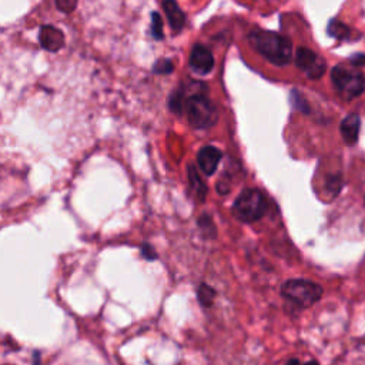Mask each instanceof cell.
<instances>
[{"mask_svg":"<svg viewBox=\"0 0 365 365\" xmlns=\"http://www.w3.org/2000/svg\"><path fill=\"white\" fill-rule=\"evenodd\" d=\"M183 111L194 129H208L217 123V108L206 94H191L184 100Z\"/></svg>","mask_w":365,"mask_h":365,"instance_id":"cell-2","label":"cell"},{"mask_svg":"<svg viewBox=\"0 0 365 365\" xmlns=\"http://www.w3.org/2000/svg\"><path fill=\"white\" fill-rule=\"evenodd\" d=\"M359 128H361V120L356 114H349L341 121L339 130H341V136L347 145L352 146L358 142Z\"/></svg>","mask_w":365,"mask_h":365,"instance_id":"cell-11","label":"cell"},{"mask_svg":"<svg viewBox=\"0 0 365 365\" xmlns=\"http://www.w3.org/2000/svg\"><path fill=\"white\" fill-rule=\"evenodd\" d=\"M198 227L200 230L203 231V234L206 237H214L215 235V227L213 224V220L210 218V215L207 214H203L200 218H198Z\"/></svg>","mask_w":365,"mask_h":365,"instance_id":"cell-16","label":"cell"},{"mask_svg":"<svg viewBox=\"0 0 365 365\" xmlns=\"http://www.w3.org/2000/svg\"><path fill=\"white\" fill-rule=\"evenodd\" d=\"M187 176H189V183H190L191 191H194V194L197 196V198H198L200 201H204L206 194H207V186L204 184L203 179L200 177L197 169L190 164V166L187 167Z\"/></svg>","mask_w":365,"mask_h":365,"instance_id":"cell-12","label":"cell"},{"mask_svg":"<svg viewBox=\"0 0 365 365\" xmlns=\"http://www.w3.org/2000/svg\"><path fill=\"white\" fill-rule=\"evenodd\" d=\"M223 157V153L213 146H206L203 147L198 153H197V163L200 170L206 174V176H211L215 173L220 160Z\"/></svg>","mask_w":365,"mask_h":365,"instance_id":"cell-8","label":"cell"},{"mask_svg":"<svg viewBox=\"0 0 365 365\" xmlns=\"http://www.w3.org/2000/svg\"><path fill=\"white\" fill-rule=\"evenodd\" d=\"M39 40L42 47L47 52H59L64 46V35L55 26H42Z\"/></svg>","mask_w":365,"mask_h":365,"instance_id":"cell-9","label":"cell"},{"mask_svg":"<svg viewBox=\"0 0 365 365\" xmlns=\"http://www.w3.org/2000/svg\"><path fill=\"white\" fill-rule=\"evenodd\" d=\"M304 365H320L317 361H308L307 364H304Z\"/></svg>","mask_w":365,"mask_h":365,"instance_id":"cell-26","label":"cell"},{"mask_svg":"<svg viewBox=\"0 0 365 365\" xmlns=\"http://www.w3.org/2000/svg\"><path fill=\"white\" fill-rule=\"evenodd\" d=\"M327 32L330 36L338 40H354V30L348 28L345 23H341L338 21H331Z\"/></svg>","mask_w":365,"mask_h":365,"instance_id":"cell-13","label":"cell"},{"mask_svg":"<svg viewBox=\"0 0 365 365\" xmlns=\"http://www.w3.org/2000/svg\"><path fill=\"white\" fill-rule=\"evenodd\" d=\"M291 101H293V104H294V107H296L297 110H301V111H304V113H308V106H307L305 100L303 99V96H301L297 90H293V93H291Z\"/></svg>","mask_w":365,"mask_h":365,"instance_id":"cell-20","label":"cell"},{"mask_svg":"<svg viewBox=\"0 0 365 365\" xmlns=\"http://www.w3.org/2000/svg\"><path fill=\"white\" fill-rule=\"evenodd\" d=\"M197 298L203 307H211L215 298V290L203 283L197 288Z\"/></svg>","mask_w":365,"mask_h":365,"instance_id":"cell-14","label":"cell"},{"mask_svg":"<svg viewBox=\"0 0 365 365\" xmlns=\"http://www.w3.org/2000/svg\"><path fill=\"white\" fill-rule=\"evenodd\" d=\"M349 62L354 64V67L362 66V64H365V55H361V53H358V55H354V56H351Z\"/></svg>","mask_w":365,"mask_h":365,"instance_id":"cell-23","label":"cell"},{"mask_svg":"<svg viewBox=\"0 0 365 365\" xmlns=\"http://www.w3.org/2000/svg\"><path fill=\"white\" fill-rule=\"evenodd\" d=\"M153 70L159 74H169L174 70V63L170 59H160L153 66Z\"/></svg>","mask_w":365,"mask_h":365,"instance_id":"cell-18","label":"cell"},{"mask_svg":"<svg viewBox=\"0 0 365 365\" xmlns=\"http://www.w3.org/2000/svg\"><path fill=\"white\" fill-rule=\"evenodd\" d=\"M56 8L63 13H72L77 8L76 0H57Z\"/></svg>","mask_w":365,"mask_h":365,"instance_id":"cell-19","label":"cell"},{"mask_svg":"<svg viewBox=\"0 0 365 365\" xmlns=\"http://www.w3.org/2000/svg\"><path fill=\"white\" fill-rule=\"evenodd\" d=\"M296 64L301 72H304L313 80L321 79L327 69L325 60L321 56L315 55L313 50L305 47H300L297 50Z\"/></svg>","mask_w":365,"mask_h":365,"instance_id":"cell-6","label":"cell"},{"mask_svg":"<svg viewBox=\"0 0 365 365\" xmlns=\"http://www.w3.org/2000/svg\"><path fill=\"white\" fill-rule=\"evenodd\" d=\"M322 287L308 280H288L281 287V296L300 310L314 305L322 297Z\"/></svg>","mask_w":365,"mask_h":365,"instance_id":"cell-4","label":"cell"},{"mask_svg":"<svg viewBox=\"0 0 365 365\" xmlns=\"http://www.w3.org/2000/svg\"><path fill=\"white\" fill-rule=\"evenodd\" d=\"M286 365H300V361L297 358H291V359H288V362Z\"/></svg>","mask_w":365,"mask_h":365,"instance_id":"cell-24","label":"cell"},{"mask_svg":"<svg viewBox=\"0 0 365 365\" xmlns=\"http://www.w3.org/2000/svg\"><path fill=\"white\" fill-rule=\"evenodd\" d=\"M252 46L276 66H286L293 56V43L288 38L270 30L254 29L249 35Z\"/></svg>","mask_w":365,"mask_h":365,"instance_id":"cell-1","label":"cell"},{"mask_svg":"<svg viewBox=\"0 0 365 365\" xmlns=\"http://www.w3.org/2000/svg\"><path fill=\"white\" fill-rule=\"evenodd\" d=\"M140 250H142V256H143L145 259H147V260H156V259H157L156 250H155L150 245H143V246L140 247Z\"/></svg>","mask_w":365,"mask_h":365,"instance_id":"cell-22","label":"cell"},{"mask_svg":"<svg viewBox=\"0 0 365 365\" xmlns=\"http://www.w3.org/2000/svg\"><path fill=\"white\" fill-rule=\"evenodd\" d=\"M341 186H342V181H341V177L337 174V176H331L327 181V187L331 193L337 194L339 190H341Z\"/></svg>","mask_w":365,"mask_h":365,"instance_id":"cell-21","label":"cell"},{"mask_svg":"<svg viewBox=\"0 0 365 365\" xmlns=\"http://www.w3.org/2000/svg\"><path fill=\"white\" fill-rule=\"evenodd\" d=\"M184 107V100H183V93L180 90H176L172 97H170V108L176 114H181Z\"/></svg>","mask_w":365,"mask_h":365,"instance_id":"cell-17","label":"cell"},{"mask_svg":"<svg viewBox=\"0 0 365 365\" xmlns=\"http://www.w3.org/2000/svg\"><path fill=\"white\" fill-rule=\"evenodd\" d=\"M162 6L166 12L169 26L172 28V30L174 33H180L186 26V15L181 11V8L176 2H173V0H164Z\"/></svg>","mask_w":365,"mask_h":365,"instance_id":"cell-10","label":"cell"},{"mask_svg":"<svg viewBox=\"0 0 365 365\" xmlns=\"http://www.w3.org/2000/svg\"><path fill=\"white\" fill-rule=\"evenodd\" d=\"M190 67L200 74H208L214 67V56L204 45H194L190 53Z\"/></svg>","mask_w":365,"mask_h":365,"instance_id":"cell-7","label":"cell"},{"mask_svg":"<svg viewBox=\"0 0 365 365\" xmlns=\"http://www.w3.org/2000/svg\"><path fill=\"white\" fill-rule=\"evenodd\" d=\"M152 36L157 40L163 39V19L159 12L152 13Z\"/></svg>","mask_w":365,"mask_h":365,"instance_id":"cell-15","label":"cell"},{"mask_svg":"<svg viewBox=\"0 0 365 365\" xmlns=\"http://www.w3.org/2000/svg\"><path fill=\"white\" fill-rule=\"evenodd\" d=\"M331 77L338 94L344 100H352L361 96L365 89V76L356 67L338 64L332 69Z\"/></svg>","mask_w":365,"mask_h":365,"instance_id":"cell-5","label":"cell"},{"mask_svg":"<svg viewBox=\"0 0 365 365\" xmlns=\"http://www.w3.org/2000/svg\"><path fill=\"white\" fill-rule=\"evenodd\" d=\"M35 365H40V356H39V352H35Z\"/></svg>","mask_w":365,"mask_h":365,"instance_id":"cell-25","label":"cell"},{"mask_svg":"<svg viewBox=\"0 0 365 365\" xmlns=\"http://www.w3.org/2000/svg\"><path fill=\"white\" fill-rule=\"evenodd\" d=\"M267 211V198L259 189L241 191L232 206V214L242 223L259 221Z\"/></svg>","mask_w":365,"mask_h":365,"instance_id":"cell-3","label":"cell"}]
</instances>
